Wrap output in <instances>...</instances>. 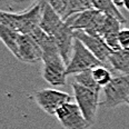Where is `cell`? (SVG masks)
Returning a JSON list of instances; mask_svg holds the SVG:
<instances>
[{
	"label": "cell",
	"instance_id": "d6986e66",
	"mask_svg": "<svg viewBox=\"0 0 129 129\" xmlns=\"http://www.w3.org/2000/svg\"><path fill=\"white\" fill-rule=\"evenodd\" d=\"M92 76L95 81L101 88L107 87L112 80V78H114L111 75V71L105 66H99L97 68L92 69Z\"/></svg>",
	"mask_w": 129,
	"mask_h": 129
},
{
	"label": "cell",
	"instance_id": "30bf717a",
	"mask_svg": "<svg viewBox=\"0 0 129 129\" xmlns=\"http://www.w3.org/2000/svg\"><path fill=\"white\" fill-rule=\"evenodd\" d=\"M49 4L53 10L60 16L63 22L72 16L93 9L91 0H53L49 1Z\"/></svg>",
	"mask_w": 129,
	"mask_h": 129
},
{
	"label": "cell",
	"instance_id": "ba28073f",
	"mask_svg": "<svg viewBox=\"0 0 129 129\" xmlns=\"http://www.w3.org/2000/svg\"><path fill=\"white\" fill-rule=\"evenodd\" d=\"M55 117L64 129H89L91 127L76 103L63 105L57 110Z\"/></svg>",
	"mask_w": 129,
	"mask_h": 129
},
{
	"label": "cell",
	"instance_id": "e0dca14e",
	"mask_svg": "<svg viewBox=\"0 0 129 129\" xmlns=\"http://www.w3.org/2000/svg\"><path fill=\"white\" fill-rule=\"evenodd\" d=\"M108 63H110L114 70L129 76V51H125V50L114 51L110 56Z\"/></svg>",
	"mask_w": 129,
	"mask_h": 129
},
{
	"label": "cell",
	"instance_id": "6da1fadb",
	"mask_svg": "<svg viewBox=\"0 0 129 129\" xmlns=\"http://www.w3.org/2000/svg\"><path fill=\"white\" fill-rule=\"evenodd\" d=\"M42 13V1L34 5L22 12L0 11V25L19 32L20 35H30L39 28Z\"/></svg>",
	"mask_w": 129,
	"mask_h": 129
},
{
	"label": "cell",
	"instance_id": "2e32d148",
	"mask_svg": "<svg viewBox=\"0 0 129 129\" xmlns=\"http://www.w3.org/2000/svg\"><path fill=\"white\" fill-rule=\"evenodd\" d=\"M21 35L19 32L9 29L6 26L0 25V39L7 47V49L18 59L19 56V39Z\"/></svg>",
	"mask_w": 129,
	"mask_h": 129
},
{
	"label": "cell",
	"instance_id": "44dd1931",
	"mask_svg": "<svg viewBox=\"0 0 129 129\" xmlns=\"http://www.w3.org/2000/svg\"><path fill=\"white\" fill-rule=\"evenodd\" d=\"M125 8L129 11V0H125Z\"/></svg>",
	"mask_w": 129,
	"mask_h": 129
},
{
	"label": "cell",
	"instance_id": "ffe728a7",
	"mask_svg": "<svg viewBox=\"0 0 129 129\" xmlns=\"http://www.w3.org/2000/svg\"><path fill=\"white\" fill-rule=\"evenodd\" d=\"M118 41H119L121 50L129 51V29H121V31L119 32V36H118Z\"/></svg>",
	"mask_w": 129,
	"mask_h": 129
},
{
	"label": "cell",
	"instance_id": "8992f818",
	"mask_svg": "<svg viewBox=\"0 0 129 129\" xmlns=\"http://www.w3.org/2000/svg\"><path fill=\"white\" fill-rule=\"evenodd\" d=\"M34 99L35 103L50 116H56V112L60 107L72 103L71 96L68 92L51 88H44L35 91Z\"/></svg>",
	"mask_w": 129,
	"mask_h": 129
},
{
	"label": "cell",
	"instance_id": "9c48e42d",
	"mask_svg": "<svg viewBox=\"0 0 129 129\" xmlns=\"http://www.w3.org/2000/svg\"><path fill=\"white\" fill-rule=\"evenodd\" d=\"M75 38L80 40L85 45V47L103 63L108 62L110 56L114 52L109 48V46L105 42V40L99 36H92L82 30H76Z\"/></svg>",
	"mask_w": 129,
	"mask_h": 129
},
{
	"label": "cell",
	"instance_id": "5bb4252c",
	"mask_svg": "<svg viewBox=\"0 0 129 129\" xmlns=\"http://www.w3.org/2000/svg\"><path fill=\"white\" fill-rule=\"evenodd\" d=\"M120 27H121V23L118 20L106 16V20L99 31V37L105 40V42L109 46L112 51L121 50L119 41H118V36H119V32L121 31Z\"/></svg>",
	"mask_w": 129,
	"mask_h": 129
},
{
	"label": "cell",
	"instance_id": "9a60e30c",
	"mask_svg": "<svg viewBox=\"0 0 129 129\" xmlns=\"http://www.w3.org/2000/svg\"><path fill=\"white\" fill-rule=\"evenodd\" d=\"M91 1H92L93 9L100 11L107 17L118 20L121 25L127 22L126 18L123 17V15L120 12L119 8H117L114 1H111V0H91Z\"/></svg>",
	"mask_w": 129,
	"mask_h": 129
},
{
	"label": "cell",
	"instance_id": "3957f363",
	"mask_svg": "<svg viewBox=\"0 0 129 129\" xmlns=\"http://www.w3.org/2000/svg\"><path fill=\"white\" fill-rule=\"evenodd\" d=\"M71 88L74 91V97L76 99V104L79 106L82 115L91 126L95 125L97 119V112L100 106L99 92L93 91L88 88L78 85L77 82H71Z\"/></svg>",
	"mask_w": 129,
	"mask_h": 129
},
{
	"label": "cell",
	"instance_id": "8fae6325",
	"mask_svg": "<svg viewBox=\"0 0 129 129\" xmlns=\"http://www.w3.org/2000/svg\"><path fill=\"white\" fill-rule=\"evenodd\" d=\"M18 60L26 63H36L42 61V49L30 35L20 36Z\"/></svg>",
	"mask_w": 129,
	"mask_h": 129
},
{
	"label": "cell",
	"instance_id": "7a4b0ae2",
	"mask_svg": "<svg viewBox=\"0 0 129 129\" xmlns=\"http://www.w3.org/2000/svg\"><path fill=\"white\" fill-rule=\"evenodd\" d=\"M41 76L53 87H61L66 85L67 64L61 58L56 44L42 50Z\"/></svg>",
	"mask_w": 129,
	"mask_h": 129
},
{
	"label": "cell",
	"instance_id": "277c9868",
	"mask_svg": "<svg viewBox=\"0 0 129 129\" xmlns=\"http://www.w3.org/2000/svg\"><path fill=\"white\" fill-rule=\"evenodd\" d=\"M105 100L100 106L112 109L120 105L129 104V76L119 75L112 78L110 84L104 88Z\"/></svg>",
	"mask_w": 129,
	"mask_h": 129
},
{
	"label": "cell",
	"instance_id": "5b68a950",
	"mask_svg": "<svg viewBox=\"0 0 129 129\" xmlns=\"http://www.w3.org/2000/svg\"><path fill=\"white\" fill-rule=\"evenodd\" d=\"M103 64L104 63L99 59H97L80 40L75 38L72 56L67 66V76L78 75L87 70H92Z\"/></svg>",
	"mask_w": 129,
	"mask_h": 129
},
{
	"label": "cell",
	"instance_id": "4fadbf2b",
	"mask_svg": "<svg viewBox=\"0 0 129 129\" xmlns=\"http://www.w3.org/2000/svg\"><path fill=\"white\" fill-rule=\"evenodd\" d=\"M63 23V20L50 6L49 1H42V13L39 28L48 36L53 38V36L60 30Z\"/></svg>",
	"mask_w": 129,
	"mask_h": 129
},
{
	"label": "cell",
	"instance_id": "ac0fdd59",
	"mask_svg": "<svg viewBox=\"0 0 129 129\" xmlns=\"http://www.w3.org/2000/svg\"><path fill=\"white\" fill-rule=\"evenodd\" d=\"M75 82H77L78 85L82 86L85 88H88V89H91L93 91H97V92H100L101 87H99L98 84L95 81L92 76V70H87L84 72H80L78 75H75Z\"/></svg>",
	"mask_w": 129,
	"mask_h": 129
},
{
	"label": "cell",
	"instance_id": "52a82bcc",
	"mask_svg": "<svg viewBox=\"0 0 129 129\" xmlns=\"http://www.w3.org/2000/svg\"><path fill=\"white\" fill-rule=\"evenodd\" d=\"M106 16L96 9H90L76 16H72L64 22L70 26L75 31L82 30L92 36H99L101 27H103Z\"/></svg>",
	"mask_w": 129,
	"mask_h": 129
},
{
	"label": "cell",
	"instance_id": "7c38bea8",
	"mask_svg": "<svg viewBox=\"0 0 129 129\" xmlns=\"http://www.w3.org/2000/svg\"><path fill=\"white\" fill-rule=\"evenodd\" d=\"M53 39H55L56 46H57L61 58L63 59L64 63L68 66L72 56V50H74L75 30L64 22L60 30L53 36Z\"/></svg>",
	"mask_w": 129,
	"mask_h": 129
},
{
	"label": "cell",
	"instance_id": "7402d4cb",
	"mask_svg": "<svg viewBox=\"0 0 129 129\" xmlns=\"http://www.w3.org/2000/svg\"><path fill=\"white\" fill-rule=\"evenodd\" d=\"M128 106H129V104H128Z\"/></svg>",
	"mask_w": 129,
	"mask_h": 129
}]
</instances>
